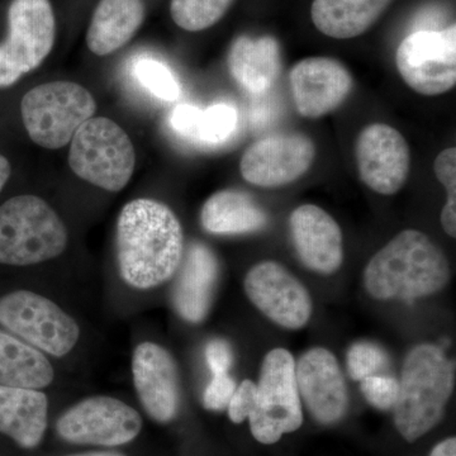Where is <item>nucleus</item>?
<instances>
[{
    "mask_svg": "<svg viewBox=\"0 0 456 456\" xmlns=\"http://www.w3.org/2000/svg\"><path fill=\"white\" fill-rule=\"evenodd\" d=\"M116 242L119 274L134 289H154L169 281L184 255V233L175 213L147 198L123 207Z\"/></svg>",
    "mask_w": 456,
    "mask_h": 456,
    "instance_id": "obj_1",
    "label": "nucleus"
},
{
    "mask_svg": "<svg viewBox=\"0 0 456 456\" xmlns=\"http://www.w3.org/2000/svg\"><path fill=\"white\" fill-rule=\"evenodd\" d=\"M452 278L448 257L439 246L417 230L393 237L369 260L364 288L375 301L415 302L445 289Z\"/></svg>",
    "mask_w": 456,
    "mask_h": 456,
    "instance_id": "obj_2",
    "label": "nucleus"
},
{
    "mask_svg": "<svg viewBox=\"0 0 456 456\" xmlns=\"http://www.w3.org/2000/svg\"><path fill=\"white\" fill-rule=\"evenodd\" d=\"M231 422L248 419L251 435L263 445H273L303 425V404L296 379V359L277 347L263 360L257 383L245 379L227 406Z\"/></svg>",
    "mask_w": 456,
    "mask_h": 456,
    "instance_id": "obj_3",
    "label": "nucleus"
},
{
    "mask_svg": "<svg viewBox=\"0 0 456 456\" xmlns=\"http://www.w3.org/2000/svg\"><path fill=\"white\" fill-rule=\"evenodd\" d=\"M455 362L435 344L416 345L406 355L393 407L395 430L416 443L443 419L455 388Z\"/></svg>",
    "mask_w": 456,
    "mask_h": 456,
    "instance_id": "obj_4",
    "label": "nucleus"
},
{
    "mask_svg": "<svg viewBox=\"0 0 456 456\" xmlns=\"http://www.w3.org/2000/svg\"><path fill=\"white\" fill-rule=\"evenodd\" d=\"M64 222L40 197L17 196L0 206V264L31 266L56 259L68 246Z\"/></svg>",
    "mask_w": 456,
    "mask_h": 456,
    "instance_id": "obj_5",
    "label": "nucleus"
},
{
    "mask_svg": "<svg viewBox=\"0 0 456 456\" xmlns=\"http://www.w3.org/2000/svg\"><path fill=\"white\" fill-rule=\"evenodd\" d=\"M69 164L75 175L107 191L127 187L136 152L127 132L106 117L90 118L70 141Z\"/></svg>",
    "mask_w": 456,
    "mask_h": 456,
    "instance_id": "obj_6",
    "label": "nucleus"
},
{
    "mask_svg": "<svg viewBox=\"0 0 456 456\" xmlns=\"http://www.w3.org/2000/svg\"><path fill=\"white\" fill-rule=\"evenodd\" d=\"M97 110L89 90L77 83L53 82L29 90L20 102L23 125L36 145L57 150L68 145Z\"/></svg>",
    "mask_w": 456,
    "mask_h": 456,
    "instance_id": "obj_7",
    "label": "nucleus"
},
{
    "mask_svg": "<svg viewBox=\"0 0 456 456\" xmlns=\"http://www.w3.org/2000/svg\"><path fill=\"white\" fill-rule=\"evenodd\" d=\"M0 326L53 358L69 355L82 336L70 314L31 290H14L0 298Z\"/></svg>",
    "mask_w": 456,
    "mask_h": 456,
    "instance_id": "obj_8",
    "label": "nucleus"
},
{
    "mask_svg": "<svg viewBox=\"0 0 456 456\" xmlns=\"http://www.w3.org/2000/svg\"><path fill=\"white\" fill-rule=\"evenodd\" d=\"M8 29L0 44V88L37 69L53 50L56 23L49 0H13Z\"/></svg>",
    "mask_w": 456,
    "mask_h": 456,
    "instance_id": "obj_9",
    "label": "nucleus"
},
{
    "mask_svg": "<svg viewBox=\"0 0 456 456\" xmlns=\"http://www.w3.org/2000/svg\"><path fill=\"white\" fill-rule=\"evenodd\" d=\"M143 421L139 411L121 399L94 395L68 408L56 421L60 439L75 445L116 448L139 436Z\"/></svg>",
    "mask_w": 456,
    "mask_h": 456,
    "instance_id": "obj_10",
    "label": "nucleus"
},
{
    "mask_svg": "<svg viewBox=\"0 0 456 456\" xmlns=\"http://www.w3.org/2000/svg\"><path fill=\"white\" fill-rule=\"evenodd\" d=\"M398 73L411 89L435 97L456 84V27L419 29L401 42L395 55Z\"/></svg>",
    "mask_w": 456,
    "mask_h": 456,
    "instance_id": "obj_11",
    "label": "nucleus"
},
{
    "mask_svg": "<svg viewBox=\"0 0 456 456\" xmlns=\"http://www.w3.org/2000/svg\"><path fill=\"white\" fill-rule=\"evenodd\" d=\"M244 289L248 301L275 325L296 331L310 323V292L277 261L255 264L246 274Z\"/></svg>",
    "mask_w": 456,
    "mask_h": 456,
    "instance_id": "obj_12",
    "label": "nucleus"
},
{
    "mask_svg": "<svg viewBox=\"0 0 456 456\" xmlns=\"http://www.w3.org/2000/svg\"><path fill=\"white\" fill-rule=\"evenodd\" d=\"M314 158L316 146L305 134H273L246 150L240 171L246 182L256 187H283L305 175Z\"/></svg>",
    "mask_w": 456,
    "mask_h": 456,
    "instance_id": "obj_13",
    "label": "nucleus"
},
{
    "mask_svg": "<svg viewBox=\"0 0 456 456\" xmlns=\"http://www.w3.org/2000/svg\"><path fill=\"white\" fill-rule=\"evenodd\" d=\"M299 397L311 416L323 426L338 424L349 411L346 379L335 354L312 347L296 362Z\"/></svg>",
    "mask_w": 456,
    "mask_h": 456,
    "instance_id": "obj_14",
    "label": "nucleus"
},
{
    "mask_svg": "<svg viewBox=\"0 0 456 456\" xmlns=\"http://www.w3.org/2000/svg\"><path fill=\"white\" fill-rule=\"evenodd\" d=\"M360 179L382 196H393L406 184L410 175V147L401 132L373 123L360 132L356 141Z\"/></svg>",
    "mask_w": 456,
    "mask_h": 456,
    "instance_id": "obj_15",
    "label": "nucleus"
},
{
    "mask_svg": "<svg viewBox=\"0 0 456 456\" xmlns=\"http://www.w3.org/2000/svg\"><path fill=\"white\" fill-rule=\"evenodd\" d=\"M132 380L147 416L158 424H169L178 416L180 380L178 365L169 351L145 341L132 354Z\"/></svg>",
    "mask_w": 456,
    "mask_h": 456,
    "instance_id": "obj_16",
    "label": "nucleus"
},
{
    "mask_svg": "<svg viewBox=\"0 0 456 456\" xmlns=\"http://www.w3.org/2000/svg\"><path fill=\"white\" fill-rule=\"evenodd\" d=\"M289 84L299 114L320 118L334 112L349 97L353 77L338 60L308 57L293 66Z\"/></svg>",
    "mask_w": 456,
    "mask_h": 456,
    "instance_id": "obj_17",
    "label": "nucleus"
},
{
    "mask_svg": "<svg viewBox=\"0 0 456 456\" xmlns=\"http://www.w3.org/2000/svg\"><path fill=\"white\" fill-rule=\"evenodd\" d=\"M290 237L305 268L331 275L344 261L341 228L330 213L314 204H303L289 217Z\"/></svg>",
    "mask_w": 456,
    "mask_h": 456,
    "instance_id": "obj_18",
    "label": "nucleus"
},
{
    "mask_svg": "<svg viewBox=\"0 0 456 456\" xmlns=\"http://www.w3.org/2000/svg\"><path fill=\"white\" fill-rule=\"evenodd\" d=\"M173 285V305L176 314L198 325L208 316L218 281V261L206 245L191 244L183 255Z\"/></svg>",
    "mask_w": 456,
    "mask_h": 456,
    "instance_id": "obj_19",
    "label": "nucleus"
},
{
    "mask_svg": "<svg viewBox=\"0 0 456 456\" xmlns=\"http://www.w3.org/2000/svg\"><path fill=\"white\" fill-rule=\"evenodd\" d=\"M49 426V398L42 391L0 386V434L20 448L41 445Z\"/></svg>",
    "mask_w": 456,
    "mask_h": 456,
    "instance_id": "obj_20",
    "label": "nucleus"
},
{
    "mask_svg": "<svg viewBox=\"0 0 456 456\" xmlns=\"http://www.w3.org/2000/svg\"><path fill=\"white\" fill-rule=\"evenodd\" d=\"M228 69L236 83L250 94L268 92L281 74V47L272 36H240L231 45Z\"/></svg>",
    "mask_w": 456,
    "mask_h": 456,
    "instance_id": "obj_21",
    "label": "nucleus"
},
{
    "mask_svg": "<svg viewBox=\"0 0 456 456\" xmlns=\"http://www.w3.org/2000/svg\"><path fill=\"white\" fill-rule=\"evenodd\" d=\"M143 18L142 0H101L86 33L89 50L107 56L121 49L139 31Z\"/></svg>",
    "mask_w": 456,
    "mask_h": 456,
    "instance_id": "obj_22",
    "label": "nucleus"
},
{
    "mask_svg": "<svg viewBox=\"0 0 456 456\" xmlns=\"http://www.w3.org/2000/svg\"><path fill=\"white\" fill-rule=\"evenodd\" d=\"M200 222L212 235H244L263 230L268 224V216L253 197L228 189L207 200Z\"/></svg>",
    "mask_w": 456,
    "mask_h": 456,
    "instance_id": "obj_23",
    "label": "nucleus"
},
{
    "mask_svg": "<svg viewBox=\"0 0 456 456\" xmlns=\"http://www.w3.org/2000/svg\"><path fill=\"white\" fill-rule=\"evenodd\" d=\"M393 0H314L311 17L318 31L338 40L358 37L382 17Z\"/></svg>",
    "mask_w": 456,
    "mask_h": 456,
    "instance_id": "obj_24",
    "label": "nucleus"
},
{
    "mask_svg": "<svg viewBox=\"0 0 456 456\" xmlns=\"http://www.w3.org/2000/svg\"><path fill=\"white\" fill-rule=\"evenodd\" d=\"M55 380L46 354L0 330V386L44 391Z\"/></svg>",
    "mask_w": 456,
    "mask_h": 456,
    "instance_id": "obj_25",
    "label": "nucleus"
},
{
    "mask_svg": "<svg viewBox=\"0 0 456 456\" xmlns=\"http://www.w3.org/2000/svg\"><path fill=\"white\" fill-rule=\"evenodd\" d=\"M237 119V110L230 104H215L207 110L180 104L171 113L170 125L184 139L200 145L213 146L232 136Z\"/></svg>",
    "mask_w": 456,
    "mask_h": 456,
    "instance_id": "obj_26",
    "label": "nucleus"
},
{
    "mask_svg": "<svg viewBox=\"0 0 456 456\" xmlns=\"http://www.w3.org/2000/svg\"><path fill=\"white\" fill-rule=\"evenodd\" d=\"M235 0H171L174 22L189 32H200L215 26Z\"/></svg>",
    "mask_w": 456,
    "mask_h": 456,
    "instance_id": "obj_27",
    "label": "nucleus"
},
{
    "mask_svg": "<svg viewBox=\"0 0 456 456\" xmlns=\"http://www.w3.org/2000/svg\"><path fill=\"white\" fill-rule=\"evenodd\" d=\"M132 68L137 83L155 98L174 102L180 97V86L175 75L160 60L141 56L136 59Z\"/></svg>",
    "mask_w": 456,
    "mask_h": 456,
    "instance_id": "obj_28",
    "label": "nucleus"
},
{
    "mask_svg": "<svg viewBox=\"0 0 456 456\" xmlns=\"http://www.w3.org/2000/svg\"><path fill=\"white\" fill-rule=\"evenodd\" d=\"M436 178L448 191V202L441 211V226L450 237H456V149L444 150L434 163Z\"/></svg>",
    "mask_w": 456,
    "mask_h": 456,
    "instance_id": "obj_29",
    "label": "nucleus"
},
{
    "mask_svg": "<svg viewBox=\"0 0 456 456\" xmlns=\"http://www.w3.org/2000/svg\"><path fill=\"white\" fill-rule=\"evenodd\" d=\"M389 364L388 354L379 345L359 341L347 350L346 365L349 375L356 382H362L371 375L382 374Z\"/></svg>",
    "mask_w": 456,
    "mask_h": 456,
    "instance_id": "obj_30",
    "label": "nucleus"
},
{
    "mask_svg": "<svg viewBox=\"0 0 456 456\" xmlns=\"http://www.w3.org/2000/svg\"><path fill=\"white\" fill-rule=\"evenodd\" d=\"M360 391L371 407L379 411L393 410L398 398V379L392 375H371L360 382Z\"/></svg>",
    "mask_w": 456,
    "mask_h": 456,
    "instance_id": "obj_31",
    "label": "nucleus"
},
{
    "mask_svg": "<svg viewBox=\"0 0 456 456\" xmlns=\"http://www.w3.org/2000/svg\"><path fill=\"white\" fill-rule=\"evenodd\" d=\"M237 388L235 380L228 374L213 375L203 393V404L208 411L227 410Z\"/></svg>",
    "mask_w": 456,
    "mask_h": 456,
    "instance_id": "obj_32",
    "label": "nucleus"
},
{
    "mask_svg": "<svg viewBox=\"0 0 456 456\" xmlns=\"http://www.w3.org/2000/svg\"><path fill=\"white\" fill-rule=\"evenodd\" d=\"M206 360L213 375L228 374L233 364L231 345L222 338H215L207 345Z\"/></svg>",
    "mask_w": 456,
    "mask_h": 456,
    "instance_id": "obj_33",
    "label": "nucleus"
},
{
    "mask_svg": "<svg viewBox=\"0 0 456 456\" xmlns=\"http://www.w3.org/2000/svg\"><path fill=\"white\" fill-rule=\"evenodd\" d=\"M428 456H456V439L454 436L440 441L434 446Z\"/></svg>",
    "mask_w": 456,
    "mask_h": 456,
    "instance_id": "obj_34",
    "label": "nucleus"
},
{
    "mask_svg": "<svg viewBox=\"0 0 456 456\" xmlns=\"http://www.w3.org/2000/svg\"><path fill=\"white\" fill-rule=\"evenodd\" d=\"M12 167L5 156L0 155V191L11 178Z\"/></svg>",
    "mask_w": 456,
    "mask_h": 456,
    "instance_id": "obj_35",
    "label": "nucleus"
},
{
    "mask_svg": "<svg viewBox=\"0 0 456 456\" xmlns=\"http://www.w3.org/2000/svg\"><path fill=\"white\" fill-rule=\"evenodd\" d=\"M68 456H127L118 452H110V450H102V452H80V454H73Z\"/></svg>",
    "mask_w": 456,
    "mask_h": 456,
    "instance_id": "obj_36",
    "label": "nucleus"
}]
</instances>
